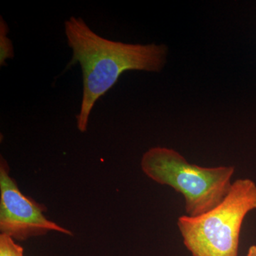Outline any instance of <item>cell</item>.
I'll list each match as a JSON object with an SVG mask.
<instances>
[{"instance_id": "obj_1", "label": "cell", "mask_w": 256, "mask_h": 256, "mask_svg": "<svg viewBox=\"0 0 256 256\" xmlns=\"http://www.w3.org/2000/svg\"><path fill=\"white\" fill-rule=\"evenodd\" d=\"M64 31L73 53L67 68L76 64L82 68V96L76 116L77 128L82 132L87 130L96 101L114 87L124 72H160L166 64V45L112 41L97 34L82 18L72 16L66 20Z\"/></svg>"}, {"instance_id": "obj_2", "label": "cell", "mask_w": 256, "mask_h": 256, "mask_svg": "<svg viewBox=\"0 0 256 256\" xmlns=\"http://www.w3.org/2000/svg\"><path fill=\"white\" fill-rule=\"evenodd\" d=\"M140 164L148 178L182 194L188 216L203 214L220 204L233 184V166L202 168L170 148H151L143 154Z\"/></svg>"}, {"instance_id": "obj_3", "label": "cell", "mask_w": 256, "mask_h": 256, "mask_svg": "<svg viewBox=\"0 0 256 256\" xmlns=\"http://www.w3.org/2000/svg\"><path fill=\"white\" fill-rule=\"evenodd\" d=\"M256 210V184L249 178L232 184L223 201L203 214L178 222L184 244L193 256H238L246 216Z\"/></svg>"}, {"instance_id": "obj_4", "label": "cell", "mask_w": 256, "mask_h": 256, "mask_svg": "<svg viewBox=\"0 0 256 256\" xmlns=\"http://www.w3.org/2000/svg\"><path fill=\"white\" fill-rule=\"evenodd\" d=\"M0 232L16 240L50 232L72 236V232L47 220L41 207L24 196L12 178L4 158L0 164Z\"/></svg>"}, {"instance_id": "obj_5", "label": "cell", "mask_w": 256, "mask_h": 256, "mask_svg": "<svg viewBox=\"0 0 256 256\" xmlns=\"http://www.w3.org/2000/svg\"><path fill=\"white\" fill-rule=\"evenodd\" d=\"M10 32L9 25L0 16V66L6 65V60H12L14 57L12 42L8 35Z\"/></svg>"}, {"instance_id": "obj_6", "label": "cell", "mask_w": 256, "mask_h": 256, "mask_svg": "<svg viewBox=\"0 0 256 256\" xmlns=\"http://www.w3.org/2000/svg\"><path fill=\"white\" fill-rule=\"evenodd\" d=\"M22 247L15 244L8 236L0 235V256H24Z\"/></svg>"}, {"instance_id": "obj_7", "label": "cell", "mask_w": 256, "mask_h": 256, "mask_svg": "<svg viewBox=\"0 0 256 256\" xmlns=\"http://www.w3.org/2000/svg\"><path fill=\"white\" fill-rule=\"evenodd\" d=\"M247 256H256V246L254 245L249 248Z\"/></svg>"}]
</instances>
